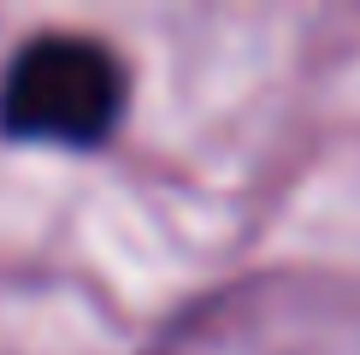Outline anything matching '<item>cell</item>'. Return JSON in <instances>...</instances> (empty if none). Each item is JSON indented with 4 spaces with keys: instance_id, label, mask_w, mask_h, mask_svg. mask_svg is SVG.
<instances>
[{
    "instance_id": "obj_1",
    "label": "cell",
    "mask_w": 360,
    "mask_h": 355,
    "mask_svg": "<svg viewBox=\"0 0 360 355\" xmlns=\"http://www.w3.org/2000/svg\"><path fill=\"white\" fill-rule=\"evenodd\" d=\"M124 118V66L89 36H41L0 77V137L95 148Z\"/></svg>"
}]
</instances>
